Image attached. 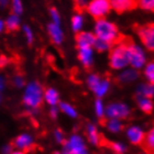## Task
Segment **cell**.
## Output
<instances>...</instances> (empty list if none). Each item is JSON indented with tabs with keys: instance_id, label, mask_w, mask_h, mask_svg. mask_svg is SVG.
Here are the masks:
<instances>
[{
	"instance_id": "18",
	"label": "cell",
	"mask_w": 154,
	"mask_h": 154,
	"mask_svg": "<svg viewBox=\"0 0 154 154\" xmlns=\"http://www.w3.org/2000/svg\"><path fill=\"white\" fill-rule=\"evenodd\" d=\"M143 149L149 154H154V126L149 130L143 142Z\"/></svg>"
},
{
	"instance_id": "38",
	"label": "cell",
	"mask_w": 154,
	"mask_h": 154,
	"mask_svg": "<svg viewBox=\"0 0 154 154\" xmlns=\"http://www.w3.org/2000/svg\"><path fill=\"white\" fill-rule=\"evenodd\" d=\"M58 112H59L58 107H56V106H51V107H50V111H49L50 117H51V119H56L58 115Z\"/></svg>"
},
{
	"instance_id": "43",
	"label": "cell",
	"mask_w": 154,
	"mask_h": 154,
	"mask_svg": "<svg viewBox=\"0 0 154 154\" xmlns=\"http://www.w3.org/2000/svg\"><path fill=\"white\" fill-rule=\"evenodd\" d=\"M137 154H149V153H147V152H145V151H144V152H140V153H137Z\"/></svg>"
},
{
	"instance_id": "3",
	"label": "cell",
	"mask_w": 154,
	"mask_h": 154,
	"mask_svg": "<svg viewBox=\"0 0 154 154\" xmlns=\"http://www.w3.org/2000/svg\"><path fill=\"white\" fill-rule=\"evenodd\" d=\"M44 94L42 85L37 82H31L26 86L25 93L23 96V102L25 106L30 111L31 113L36 111L40 106L42 100H44Z\"/></svg>"
},
{
	"instance_id": "4",
	"label": "cell",
	"mask_w": 154,
	"mask_h": 154,
	"mask_svg": "<svg viewBox=\"0 0 154 154\" xmlns=\"http://www.w3.org/2000/svg\"><path fill=\"white\" fill-rule=\"evenodd\" d=\"M63 154H89L84 139L81 135L73 134L63 144Z\"/></svg>"
},
{
	"instance_id": "17",
	"label": "cell",
	"mask_w": 154,
	"mask_h": 154,
	"mask_svg": "<svg viewBox=\"0 0 154 154\" xmlns=\"http://www.w3.org/2000/svg\"><path fill=\"white\" fill-rule=\"evenodd\" d=\"M135 100H136V104H137L139 108L143 113L149 114V113H151L152 111H153V102H152L151 98L136 95Z\"/></svg>"
},
{
	"instance_id": "30",
	"label": "cell",
	"mask_w": 154,
	"mask_h": 154,
	"mask_svg": "<svg viewBox=\"0 0 154 154\" xmlns=\"http://www.w3.org/2000/svg\"><path fill=\"white\" fill-rule=\"evenodd\" d=\"M139 6L144 10L154 11V0H137Z\"/></svg>"
},
{
	"instance_id": "22",
	"label": "cell",
	"mask_w": 154,
	"mask_h": 154,
	"mask_svg": "<svg viewBox=\"0 0 154 154\" xmlns=\"http://www.w3.org/2000/svg\"><path fill=\"white\" fill-rule=\"evenodd\" d=\"M5 25H6V30L7 31H16L20 26L19 15L11 14V15L6 19Z\"/></svg>"
},
{
	"instance_id": "42",
	"label": "cell",
	"mask_w": 154,
	"mask_h": 154,
	"mask_svg": "<svg viewBox=\"0 0 154 154\" xmlns=\"http://www.w3.org/2000/svg\"><path fill=\"white\" fill-rule=\"evenodd\" d=\"M11 154H26V152H23V151H19V150H15Z\"/></svg>"
},
{
	"instance_id": "1",
	"label": "cell",
	"mask_w": 154,
	"mask_h": 154,
	"mask_svg": "<svg viewBox=\"0 0 154 154\" xmlns=\"http://www.w3.org/2000/svg\"><path fill=\"white\" fill-rule=\"evenodd\" d=\"M128 38L121 39L109 51V66L113 69H123L127 65H130L128 59Z\"/></svg>"
},
{
	"instance_id": "44",
	"label": "cell",
	"mask_w": 154,
	"mask_h": 154,
	"mask_svg": "<svg viewBox=\"0 0 154 154\" xmlns=\"http://www.w3.org/2000/svg\"><path fill=\"white\" fill-rule=\"evenodd\" d=\"M54 154H63V153H62V152H55Z\"/></svg>"
},
{
	"instance_id": "11",
	"label": "cell",
	"mask_w": 154,
	"mask_h": 154,
	"mask_svg": "<svg viewBox=\"0 0 154 154\" xmlns=\"http://www.w3.org/2000/svg\"><path fill=\"white\" fill-rule=\"evenodd\" d=\"M145 135H146V133H144L142 128L136 126V125L130 126L126 130L127 140L134 145H142L144 139H145Z\"/></svg>"
},
{
	"instance_id": "14",
	"label": "cell",
	"mask_w": 154,
	"mask_h": 154,
	"mask_svg": "<svg viewBox=\"0 0 154 154\" xmlns=\"http://www.w3.org/2000/svg\"><path fill=\"white\" fill-rule=\"evenodd\" d=\"M78 48V59L82 65L89 68L93 65V48L94 47H77Z\"/></svg>"
},
{
	"instance_id": "29",
	"label": "cell",
	"mask_w": 154,
	"mask_h": 154,
	"mask_svg": "<svg viewBox=\"0 0 154 154\" xmlns=\"http://www.w3.org/2000/svg\"><path fill=\"white\" fill-rule=\"evenodd\" d=\"M95 113H96V115L100 117V119H103L105 116V111H106V108L104 107V104H103V102L100 98H97L95 100Z\"/></svg>"
},
{
	"instance_id": "27",
	"label": "cell",
	"mask_w": 154,
	"mask_h": 154,
	"mask_svg": "<svg viewBox=\"0 0 154 154\" xmlns=\"http://www.w3.org/2000/svg\"><path fill=\"white\" fill-rule=\"evenodd\" d=\"M94 48H95L98 53H104V51H106V50L112 49L113 45H111V44L107 42L102 40V39L96 38V42H95V45H94Z\"/></svg>"
},
{
	"instance_id": "23",
	"label": "cell",
	"mask_w": 154,
	"mask_h": 154,
	"mask_svg": "<svg viewBox=\"0 0 154 154\" xmlns=\"http://www.w3.org/2000/svg\"><path fill=\"white\" fill-rule=\"evenodd\" d=\"M105 126L111 133H119L123 130V123L121 122V119H108L105 122Z\"/></svg>"
},
{
	"instance_id": "36",
	"label": "cell",
	"mask_w": 154,
	"mask_h": 154,
	"mask_svg": "<svg viewBox=\"0 0 154 154\" xmlns=\"http://www.w3.org/2000/svg\"><path fill=\"white\" fill-rule=\"evenodd\" d=\"M14 84H15L16 87H23V85H25V79H23V77L21 75H17V76L14 77Z\"/></svg>"
},
{
	"instance_id": "8",
	"label": "cell",
	"mask_w": 154,
	"mask_h": 154,
	"mask_svg": "<svg viewBox=\"0 0 154 154\" xmlns=\"http://www.w3.org/2000/svg\"><path fill=\"white\" fill-rule=\"evenodd\" d=\"M136 34L147 50L154 51V23H147L136 27Z\"/></svg>"
},
{
	"instance_id": "6",
	"label": "cell",
	"mask_w": 154,
	"mask_h": 154,
	"mask_svg": "<svg viewBox=\"0 0 154 154\" xmlns=\"http://www.w3.org/2000/svg\"><path fill=\"white\" fill-rule=\"evenodd\" d=\"M87 85L91 88V91L98 98H100V97H103L104 95L107 94L109 86H111V83H109L108 79L100 77L97 74H91L87 77Z\"/></svg>"
},
{
	"instance_id": "5",
	"label": "cell",
	"mask_w": 154,
	"mask_h": 154,
	"mask_svg": "<svg viewBox=\"0 0 154 154\" xmlns=\"http://www.w3.org/2000/svg\"><path fill=\"white\" fill-rule=\"evenodd\" d=\"M128 59H130V65L134 69H140L142 67H145V65L147 64L146 56L142 47L134 44L131 39L128 40Z\"/></svg>"
},
{
	"instance_id": "39",
	"label": "cell",
	"mask_w": 154,
	"mask_h": 154,
	"mask_svg": "<svg viewBox=\"0 0 154 154\" xmlns=\"http://www.w3.org/2000/svg\"><path fill=\"white\" fill-rule=\"evenodd\" d=\"M7 64H8V58L5 57V56H1V67H4Z\"/></svg>"
},
{
	"instance_id": "34",
	"label": "cell",
	"mask_w": 154,
	"mask_h": 154,
	"mask_svg": "<svg viewBox=\"0 0 154 154\" xmlns=\"http://www.w3.org/2000/svg\"><path fill=\"white\" fill-rule=\"evenodd\" d=\"M50 17H51V20L54 23H57V25H60V16H59V12L56 8H50L49 10Z\"/></svg>"
},
{
	"instance_id": "9",
	"label": "cell",
	"mask_w": 154,
	"mask_h": 154,
	"mask_svg": "<svg viewBox=\"0 0 154 154\" xmlns=\"http://www.w3.org/2000/svg\"><path fill=\"white\" fill-rule=\"evenodd\" d=\"M130 108L126 104L124 103H111L107 105L106 111H105V116L107 119H126L130 115Z\"/></svg>"
},
{
	"instance_id": "41",
	"label": "cell",
	"mask_w": 154,
	"mask_h": 154,
	"mask_svg": "<svg viewBox=\"0 0 154 154\" xmlns=\"http://www.w3.org/2000/svg\"><path fill=\"white\" fill-rule=\"evenodd\" d=\"M5 26H6V25H5V21L4 20H1V21H0V29H1V31H4Z\"/></svg>"
},
{
	"instance_id": "21",
	"label": "cell",
	"mask_w": 154,
	"mask_h": 154,
	"mask_svg": "<svg viewBox=\"0 0 154 154\" xmlns=\"http://www.w3.org/2000/svg\"><path fill=\"white\" fill-rule=\"evenodd\" d=\"M44 100L47 104L50 106H56L59 100V94L56 89L54 88H47L44 94Z\"/></svg>"
},
{
	"instance_id": "33",
	"label": "cell",
	"mask_w": 154,
	"mask_h": 154,
	"mask_svg": "<svg viewBox=\"0 0 154 154\" xmlns=\"http://www.w3.org/2000/svg\"><path fill=\"white\" fill-rule=\"evenodd\" d=\"M23 30L25 36H26V38H27L28 44H32V42H34V34H32V30L30 29V27L27 26V25H25L23 27Z\"/></svg>"
},
{
	"instance_id": "12",
	"label": "cell",
	"mask_w": 154,
	"mask_h": 154,
	"mask_svg": "<svg viewBox=\"0 0 154 154\" xmlns=\"http://www.w3.org/2000/svg\"><path fill=\"white\" fill-rule=\"evenodd\" d=\"M112 9L119 14L126 11H131L139 6L136 0H111Z\"/></svg>"
},
{
	"instance_id": "19",
	"label": "cell",
	"mask_w": 154,
	"mask_h": 154,
	"mask_svg": "<svg viewBox=\"0 0 154 154\" xmlns=\"http://www.w3.org/2000/svg\"><path fill=\"white\" fill-rule=\"evenodd\" d=\"M137 77H139V72L136 69H134V68L126 69V70H124L123 73L119 74V82L122 83V84H127V83H131V82L135 81Z\"/></svg>"
},
{
	"instance_id": "24",
	"label": "cell",
	"mask_w": 154,
	"mask_h": 154,
	"mask_svg": "<svg viewBox=\"0 0 154 154\" xmlns=\"http://www.w3.org/2000/svg\"><path fill=\"white\" fill-rule=\"evenodd\" d=\"M83 25H84V19H83V17H82L81 12L74 15L73 18H72V28H73V30L75 31L76 34L81 32Z\"/></svg>"
},
{
	"instance_id": "28",
	"label": "cell",
	"mask_w": 154,
	"mask_h": 154,
	"mask_svg": "<svg viewBox=\"0 0 154 154\" xmlns=\"http://www.w3.org/2000/svg\"><path fill=\"white\" fill-rule=\"evenodd\" d=\"M111 150L115 154H124L126 152V145L122 142H111L109 143Z\"/></svg>"
},
{
	"instance_id": "10",
	"label": "cell",
	"mask_w": 154,
	"mask_h": 154,
	"mask_svg": "<svg viewBox=\"0 0 154 154\" xmlns=\"http://www.w3.org/2000/svg\"><path fill=\"white\" fill-rule=\"evenodd\" d=\"M12 145L16 150L23 151V152H28L35 146V141L34 137L28 133H21L19 134L12 142Z\"/></svg>"
},
{
	"instance_id": "20",
	"label": "cell",
	"mask_w": 154,
	"mask_h": 154,
	"mask_svg": "<svg viewBox=\"0 0 154 154\" xmlns=\"http://www.w3.org/2000/svg\"><path fill=\"white\" fill-rule=\"evenodd\" d=\"M136 95L152 98L154 96V84L144 83V84L139 85V87L136 89Z\"/></svg>"
},
{
	"instance_id": "2",
	"label": "cell",
	"mask_w": 154,
	"mask_h": 154,
	"mask_svg": "<svg viewBox=\"0 0 154 154\" xmlns=\"http://www.w3.org/2000/svg\"><path fill=\"white\" fill-rule=\"evenodd\" d=\"M94 34L96 36V38L109 42L113 46L116 45L123 38L119 35V29L115 26V23H113L112 21H108L105 18L96 20L95 27H94Z\"/></svg>"
},
{
	"instance_id": "31",
	"label": "cell",
	"mask_w": 154,
	"mask_h": 154,
	"mask_svg": "<svg viewBox=\"0 0 154 154\" xmlns=\"http://www.w3.org/2000/svg\"><path fill=\"white\" fill-rule=\"evenodd\" d=\"M11 9H12V14L20 15L23 10L21 0H11Z\"/></svg>"
},
{
	"instance_id": "16",
	"label": "cell",
	"mask_w": 154,
	"mask_h": 154,
	"mask_svg": "<svg viewBox=\"0 0 154 154\" xmlns=\"http://www.w3.org/2000/svg\"><path fill=\"white\" fill-rule=\"evenodd\" d=\"M86 136H87L88 142L93 145H100L102 144L103 139H102L97 127L94 124H88L86 126Z\"/></svg>"
},
{
	"instance_id": "32",
	"label": "cell",
	"mask_w": 154,
	"mask_h": 154,
	"mask_svg": "<svg viewBox=\"0 0 154 154\" xmlns=\"http://www.w3.org/2000/svg\"><path fill=\"white\" fill-rule=\"evenodd\" d=\"M74 1V6H75V9H76L78 12H82L84 9H87V6H88V0H73Z\"/></svg>"
},
{
	"instance_id": "7",
	"label": "cell",
	"mask_w": 154,
	"mask_h": 154,
	"mask_svg": "<svg viewBox=\"0 0 154 154\" xmlns=\"http://www.w3.org/2000/svg\"><path fill=\"white\" fill-rule=\"evenodd\" d=\"M112 9L111 0H91L87 6V12L96 20L103 19Z\"/></svg>"
},
{
	"instance_id": "37",
	"label": "cell",
	"mask_w": 154,
	"mask_h": 154,
	"mask_svg": "<svg viewBox=\"0 0 154 154\" xmlns=\"http://www.w3.org/2000/svg\"><path fill=\"white\" fill-rule=\"evenodd\" d=\"M15 150H14V145H12V144H6V145H4L2 149H1V153L2 154H11Z\"/></svg>"
},
{
	"instance_id": "25",
	"label": "cell",
	"mask_w": 154,
	"mask_h": 154,
	"mask_svg": "<svg viewBox=\"0 0 154 154\" xmlns=\"http://www.w3.org/2000/svg\"><path fill=\"white\" fill-rule=\"evenodd\" d=\"M59 107H60V111L63 113H65L67 116H69V117H73V119H76L77 116V111L74 108V106H72L70 104L68 103H60L59 104Z\"/></svg>"
},
{
	"instance_id": "13",
	"label": "cell",
	"mask_w": 154,
	"mask_h": 154,
	"mask_svg": "<svg viewBox=\"0 0 154 154\" xmlns=\"http://www.w3.org/2000/svg\"><path fill=\"white\" fill-rule=\"evenodd\" d=\"M76 42L77 47H94L96 36L88 31H81L76 35Z\"/></svg>"
},
{
	"instance_id": "40",
	"label": "cell",
	"mask_w": 154,
	"mask_h": 154,
	"mask_svg": "<svg viewBox=\"0 0 154 154\" xmlns=\"http://www.w3.org/2000/svg\"><path fill=\"white\" fill-rule=\"evenodd\" d=\"M0 2H1V7H6L9 2V0H0Z\"/></svg>"
},
{
	"instance_id": "35",
	"label": "cell",
	"mask_w": 154,
	"mask_h": 154,
	"mask_svg": "<svg viewBox=\"0 0 154 154\" xmlns=\"http://www.w3.org/2000/svg\"><path fill=\"white\" fill-rule=\"evenodd\" d=\"M54 137L55 140H56V142L57 143H65V135H64V133H63L62 130H56L54 133Z\"/></svg>"
},
{
	"instance_id": "26",
	"label": "cell",
	"mask_w": 154,
	"mask_h": 154,
	"mask_svg": "<svg viewBox=\"0 0 154 154\" xmlns=\"http://www.w3.org/2000/svg\"><path fill=\"white\" fill-rule=\"evenodd\" d=\"M144 76L147 79V83L154 84V62L147 63L144 67Z\"/></svg>"
},
{
	"instance_id": "15",
	"label": "cell",
	"mask_w": 154,
	"mask_h": 154,
	"mask_svg": "<svg viewBox=\"0 0 154 154\" xmlns=\"http://www.w3.org/2000/svg\"><path fill=\"white\" fill-rule=\"evenodd\" d=\"M48 34H49L51 40L56 45H60L63 40H64V32H63L62 28H60V25L50 23L48 25Z\"/></svg>"
}]
</instances>
